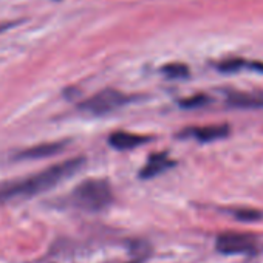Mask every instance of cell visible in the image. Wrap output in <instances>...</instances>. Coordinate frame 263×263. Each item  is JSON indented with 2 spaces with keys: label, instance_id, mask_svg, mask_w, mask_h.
I'll list each match as a JSON object with an SVG mask.
<instances>
[{
  "label": "cell",
  "instance_id": "6da1fadb",
  "mask_svg": "<svg viewBox=\"0 0 263 263\" xmlns=\"http://www.w3.org/2000/svg\"><path fill=\"white\" fill-rule=\"evenodd\" d=\"M84 164H85V158L76 157L64 163L54 164L51 167H47L41 171L39 174H34L33 177L5 184L0 187V204L21 201V200L31 198L34 195L44 194L53 189L54 186H58L59 183L73 177L76 172H79L84 167Z\"/></svg>",
  "mask_w": 263,
  "mask_h": 263
},
{
  "label": "cell",
  "instance_id": "7a4b0ae2",
  "mask_svg": "<svg viewBox=\"0 0 263 263\" xmlns=\"http://www.w3.org/2000/svg\"><path fill=\"white\" fill-rule=\"evenodd\" d=\"M71 201L76 208L87 212H99L113 203V192L105 180H85L71 194Z\"/></svg>",
  "mask_w": 263,
  "mask_h": 263
},
{
  "label": "cell",
  "instance_id": "3957f363",
  "mask_svg": "<svg viewBox=\"0 0 263 263\" xmlns=\"http://www.w3.org/2000/svg\"><path fill=\"white\" fill-rule=\"evenodd\" d=\"M130 101H132V98L128 95L113 90V88H105V90L93 95L87 101H84L79 107H81V110H85L91 115H105V113H110V111H115V110L124 107Z\"/></svg>",
  "mask_w": 263,
  "mask_h": 263
},
{
  "label": "cell",
  "instance_id": "277c9868",
  "mask_svg": "<svg viewBox=\"0 0 263 263\" xmlns=\"http://www.w3.org/2000/svg\"><path fill=\"white\" fill-rule=\"evenodd\" d=\"M215 248L226 255L248 254L255 249V238L254 235L243 232H223L217 237Z\"/></svg>",
  "mask_w": 263,
  "mask_h": 263
},
{
  "label": "cell",
  "instance_id": "5b68a950",
  "mask_svg": "<svg viewBox=\"0 0 263 263\" xmlns=\"http://www.w3.org/2000/svg\"><path fill=\"white\" fill-rule=\"evenodd\" d=\"M70 141H53V143H44L30 149H24L16 155V160H39V158H48L53 155L61 154Z\"/></svg>",
  "mask_w": 263,
  "mask_h": 263
},
{
  "label": "cell",
  "instance_id": "8992f818",
  "mask_svg": "<svg viewBox=\"0 0 263 263\" xmlns=\"http://www.w3.org/2000/svg\"><path fill=\"white\" fill-rule=\"evenodd\" d=\"M183 135L192 137L201 143H211L217 140H223L229 135V127L226 124L223 125H206V127H194L187 128Z\"/></svg>",
  "mask_w": 263,
  "mask_h": 263
},
{
  "label": "cell",
  "instance_id": "52a82bcc",
  "mask_svg": "<svg viewBox=\"0 0 263 263\" xmlns=\"http://www.w3.org/2000/svg\"><path fill=\"white\" fill-rule=\"evenodd\" d=\"M149 137L130 134V132H115L108 137V144L118 151H130L138 146H143L149 141Z\"/></svg>",
  "mask_w": 263,
  "mask_h": 263
},
{
  "label": "cell",
  "instance_id": "ba28073f",
  "mask_svg": "<svg viewBox=\"0 0 263 263\" xmlns=\"http://www.w3.org/2000/svg\"><path fill=\"white\" fill-rule=\"evenodd\" d=\"M175 163L167 157L166 152H161V154H154L149 157L146 166L140 171V177L143 180H147V178H154L163 172H166L167 169H171Z\"/></svg>",
  "mask_w": 263,
  "mask_h": 263
},
{
  "label": "cell",
  "instance_id": "9c48e42d",
  "mask_svg": "<svg viewBox=\"0 0 263 263\" xmlns=\"http://www.w3.org/2000/svg\"><path fill=\"white\" fill-rule=\"evenodd\" d=\"M228 104L238 108H263L261 91H231L228 95Z\"/></svg>",
  "mask_w": 263,
  "mask_h": 263
},
{
  "label": "cell",
  "instance_id": "30bf717a",
  "mask_svg": "<svg viewBox=\"0 0 263 263\" xmlns=\"http://www.w3.org/2000/svg\"><path fill=\"white\" fill-rule=\"evenodd\" d=\"M161 71L171 79H183L189 76V68L184 64H169V65H164Z\"/></svg>",
  "mask_w": 263,
  "mask_h": 263
},
{
  "label": "cell",
  "instance_id": "8fae6325",
  "mask_svg": "<svg viewBox=\"0 0 263 263\" xmlns=\"http://www.w3.org/2000/svg\"><path fill=\"white\" fill-rule=\"evenodd\" d=\"M248 65L246 61L240 59V58H232V59H226L223 62L218 64V70L221 73H235L241 68H245Z\"/></svg>",
  "mask_w": 263,
  "mask_h": 263
},
{
  "label": "cell",
  "instance_id": "7c38bea8",
  "mask_svg": "<svg viewBox=\"0 0 263 263\" xmlns=\"http://www.w3.org/2000/svg\"><path fill=\"white\" fill-rule=\"evenodd\" d=\"M209 102V98L206 95H195V96H191V98H186L180 102V105L183 108H197V107H201L204 104Z\"/></svg>",
  "mask_w": 263,
  "mask_h": 263
},
{
  "label": "cell",
  "instance_id": "4fadbf2b",
  "mask_svg": "<svg viewBox=\"0 0 263 263\" xmlns=\"http://www.w3.org/2000/svg\"><path fill=\"white\" fill-rule=\"evenodd\" d=\"M235 217L241 221H252V220L261 218V212L255 209H238L235 212Z\"/></svg>",
  "mask_w": 263,
  "mask_h": 263
}]
</instances>
